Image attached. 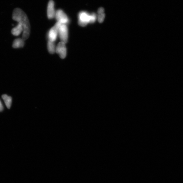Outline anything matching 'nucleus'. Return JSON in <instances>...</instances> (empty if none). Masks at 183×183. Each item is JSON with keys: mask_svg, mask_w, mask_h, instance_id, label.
Returning <instances> with one entry per match:
<instances>
[{"mask_svg": "<svg viewBox=\"0 0 183 183\" xmlns=\"http://www.w3.org/2000/svg\"><path fill=\"white\" fill-rule=\"evenodd\" d=\"M68 28L67 25L61 24L58 29V35L61 41L67 43L68 39Z\"/></svg>", "mask_w": 183, "mask_h": 183, "instance_id": "nucleus-3", "label": "nucleus"}, {"mask_svg": "<svg viewBox=\"0 0 183 183\" xmlns=\"http://www.w3.org/2000/svg\"><path fill=\"white\" fill-rule=\"evenodd\" d=\"M25 45V41L22 38L16 39L13 42L12 47L15 49L22 48Z\"/></svg>", "mask_w": 183, "mask_h": 183, "instance_id": "nucleus-8", "label": "nucleus"}, {"mask_svg": "<svg viewBox=\"0 0 183 183\" xmlns=\"http://www.w3.org/2000/svg\"><path fill=\"white\" fill-rule=\"evenodd\" d=\"M105 17V14L104 13L98 14V22L100 23L103 22Z\"/></svg>", "mask_w": 183, "mask_h": 183, "instance_id": "nucleus-11", "label": "nucleus"}, {"mask_svg": "<svg viewBox=\"0 0 183 183\" xmlns=\"http://www.w3.org/2000/svg\"><path fill=\"white\" fill-rule=\"evenodd\" d=\"M12 17L18 22L16 26L11 30L12 34L18 36L22 32V38L24 41L27 40L30 35V25L27 15L22 10L16 8L13 11Z\"/></svg>", "mask_w": 183, "mask_h": 183, "instance_id": "nucleus-1", "label": "nucleus"}, {"mask_svg": "<svg viewBox=\"0 0 183 183\" xmlns=\"http://www.w3.org/2000/svg\"><path fill=\"white\" fill-rule=\"evenodd\" d=\"M56 52L62 59L66 58L67 54V49L66 44L61 41L56 47Z\"/></svg>", "mask_w": 183, "mask_h": 183, "instance_id": "nucleus-6", "label": "nucleus"}, {"mask_svg": "<svg viewBox=\"0 0 183 183\" xmlns=\"http://www.w3.org/2000/svg\"><path fill=\"white\" fill-rule=\"evenodd\" d=\"M2 98L3 99L4 102L5 104L7 107V108L10 109L11 108L12 99L11 97L4 94L2 96Z\"/></svg>", "mask_w": 183, "mask_h": 183, "instance_id": "nucleus-9", "label": "nucleus"}, {"mask_svg": "<svg viewBox=\"0 0 183 183\" xmlns=\"http://www.w3.org/2000/svg\"><path fill=\"white\" fill-rule=\"evenodd\" d=\"M47 48L50 53L53 54L56 53V47L54 42L49 41L47 44Z\"/></svg>", "mask_w": 183, "mask_h": 183, "instance_id": "nucleus-10", "label": "nucleus"}, {"mask_svg": "<svg viewBox=\"0 0 183 183\" xmlns=\"http://www.w3.org/2000/svg\"><path fill=\"white\" fill-rule=\"evenodd\" d=\"M97 18L95 13L89 14L85 11L80 12L78 15V23L81 27H84L88 23H94Z\"/></svg>", "mask_w": 183, "mask_h": 183, "instance_id": "nucleus-2", "label": "nucleus"}, {"mask_svg": "<svg viewBox=\"0 0 183 183\" xmlns=\"http://www.w3.org/2000/svg\"><path fill=\"white\" fill-rule=\"evenodd\" d=\"M61 23L57 22L56 24L50 30L48 33L49 41L54 42L58 35V29Z\"/></svg>", "mask_w": 183, "mask_h": 183, "instance_id": "nucleus-5", "label": "nucleus"}, {"mask_svg": "<svg viewBox=\"0 0 183 183\" xmlns=\"http://www.w3.org/2000/svg\"><path fill=\"white\" fill-rule=\"evenodd\" d=\"M54 2L52 0H50L48 2L47 10V14L48 19L51 20L55 17L56 11L55 9Z\"/></svg>", "mask_w": 183, "mask_h": 183, "instance_id": "nucleus-7", "label": "nucleus"}, {"mask_svg": "<svg viewBox=\"0 0 183 183\" xmlns=\"http://www.w3.org/2000/svg\"><path fill=\"white\" fill-rule=\"evenodd\" d=\"M57 22L61 23L62 24L67 25L69 22L70 20L67 15L61 9H58L56 11L55 17Z\"/></svg>", "mask_w": 183, "mask_h": 183, "instance_id": "nucleus-4", "label": "nucleus"}, {"mask_svg": "<svg viewBox=\"0 0 183 183\" xmlns=\"http://www.w3.org/2000/svg\"><path fill=\"white\" fill-rule=\"evenodd\" d=\"M3 110V106L2 105L1 100H0V112L2 111Z\"/></svg>", "mask_w": 183, "mask_h": 183, "instance_id": "nucleus-12", "label": "nucleus"}]
</instances>
